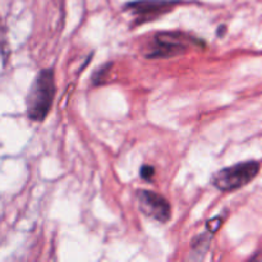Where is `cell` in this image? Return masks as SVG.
I'll list each match as a JSON object with an SVG mask.
<instances>
[{
	"label": "cell",
	"mask_w": 262,
	"mask_h": 262,
	"mask_svg": "<svg viewBox=\"0 0 262 262\" xmlns=\"http://www.w3.org/2000/svg\"><path fill=\"white\" fill-rule=\"evenodd\" d=\"M260 171V163L257 161H245L235 165L220 169L212 176L211 183L215 188L223 192H232L247 186L257 177Z\"/></svg>",
	"instance_id": "7a4b0ae2"
},
{
	"label": "cell",
	"mask_w": 262,
	"mask_h": 262,
	"mask_svg": "<svg viewBox=\"0 0 262 262\" xmlns=\"http://www.w3.org/2000/svg\"><path fill=\"white\" fill-rule=\"evenodd\" d=\"M178 3L179 0H136L127 3L124 9L136 15L137 23H145L169 13Z\"/></svg>",
	"instance_id": "5b68a950"
},
{
	"label": "cell",
	"mask_w": 262,
	"mask_h": 262,
	"mask_svg": "<svg viewBox=\"0 0 262 262\" xmlns=\"http://www.w3.org/2000/svg\"><path fill=\"white\" fill-rule=\"evenodd\" d=\"M222 32L223 33L225 32V26H220V30H219V32H217V35L222 36Z\"/></svg>",
	"instance_id": "9c48e42d"
},
{
	"label": "cell",
	"mask_w": 262,
	"mask_h": 262,
	"mask_svg": "<svg viewBox=\"0 0 262 262\" xmlns=\"http://www.w3.org/2000/svg\"><path fill=\"white\" fill-rule=\"evenodd\" d=\"M210 235H211V232L207 230V233H202V234L193 238V241L191 243L192 258H194V260H201L204 257L207 251V247L210 245Z\"/></svg>",
	"instance_id": "8992f818"
},
{
	"label": "cell",
	"mask_w": 262,
	"mask_h": 262,
	"mask_svg": "<svg viewBox=\"0 0 262 262\" xmlns=\"http://www.w3.org/2000/svg\"><path fill=\"white\" fill-rule=\"evenodd\" d=\"M138 206L142 214L160 223H166L171 217V206L161 194L148 189L137 191Z\"/></svg>",
	"instance_id": "277c9868"
},
{
	"label": "cell",
	"mask_w": 262,
	"mask_h": 262,
	"mask_svg": "<svg viewBox=\"0 0 262 262\" xmlns=\"http://www.w3.org/2000/svg\"><path fill=\"white\" fill-rule=\"evenodd\" d=\"M55 77L51 68L38 72L27 95V115L33 122H42L48 117L55 97Z\"/></svg>",
	"instance_id": "6da1fadb"
},
{
	"label": "cell",
	"mask_w": 262,
	"mask_h": 262,
	"mask_svg": "<svg viewBox=\"0 0 262 262\" xmlns=\"http://www.w3.org/2000/svg\"><path fill=\"white\" fill-rule=\"evenodd\" d=\"M193 42H199L194 37L181 32H161L154 36L148 46V59L171 58V56L184 54Z\"/></svg>",
	"instance_id": "3957f363"
},
{
	"label": "cell",
	"mask_w": 262,
	"mask_h": 262,
	"mask_svg": "<svg viewBox=\"0 0 262 262\" xmlns=\"http://www.w3.org/2000/svg\"><path fill=\"white\" fill-rule=\"evenodd\" d=\"M140 176L142 179L150 182L154 178V176H155V169L151 165H143L140 170Z\"/></svg>",
	"instance_id": "52a82bcc"
},
{
	"label": "cell",
	"mask_w": 262,
	"mask_h": 262,
	"mask_svg": "<svg viewBox=\"0 0 262 262\" xmlns=\"http://www.w3.org/2000/svg\"><path fill=\"white\" fill-rule=\"evenodd\" d=\"M109 67H110L109 64H107V66L101 67V68H100L99 71H97L96 73L94 74V78H92V82H94V84H101L102 83V79H104L105 73L109 71Z\"/></svg>",
	"instance_id": "ba28073f"
}]
</instances>
